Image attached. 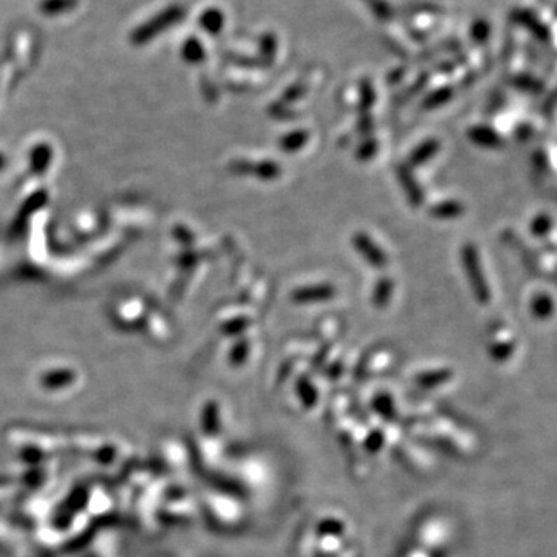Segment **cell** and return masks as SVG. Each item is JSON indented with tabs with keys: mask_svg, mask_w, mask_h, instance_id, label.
<instances>
[{
	"mask_svg": "<svg viewBox=\"0 0 557 557\" xmlns=\"http://www.w3.org/2000/svg\"><path fill=\"white\" fill-rule=\"evenodd\" d=\"M352 247L371 268L383 270L387 266L389 257L385 251L367 233L356 231L352 237Z\"/></svg>",
	"mask_w": 557,
	"mask_h": 557,
	"instance_id": "cell-2",
	"label": "cell"
},
{
	"mask_svg": "<svg viewBox=\"0 0 557 557\" xmlns=\"http://www.w3.org/2000/svg\"><path fill=\"white\" fill-rule=\"evenodd\" d=\"M334 294H336V289L330 284H315V285H307L296 288L289 294L291 301L294 303H299V305H308V303H321V302H329L331 301Z\"/></svg>",
	"mask_w": 557,
	"mask_h": 557,
	"instance_id": "cell-3",
	"label": "cell"
},
{
	"mask_svg": "<svg viewBox=\"0 0 557 557\" xmlns=\"http://www.w3.org/2000/svg\"><path fill=\"white\" fill-rule=\"evenodd\" d=\"M553 228V219L549 217L548 214H540L536 219L531 221V233L536 237H544Z\"/></svg>",
	"mask_w": 557,
	"mask_h": 557,
	"instance_id": "cell-12",
	"label": "cell"
},
{
	"mask_svg": "<svg viewBox=\"0 0 557 557\" xmlns=\"http://www.w3.org/2000/svg\"><path fill=\"white\" fill-rule=\"evenodd\" d=\"M467 138L471 143L483 149H499L503 146L502 137L489 125H472L467 130Z\"/></svg>",
	"mask_w": 557,
	"mask_h": 557,
	"instance_id": "cell-5",
	"label": "cell"
},
{
	"mask_svg": "<svg viewBox=\"0 0 557 557\" xmlns=\"http://www.w3.org/2000/svg\"><path fill=\"white\" fill-rule=\"evenodd\" d=\"M378 152V143L376 139L373 138H369L364 141V143L358 147V151H356V158L361 160V161H369L370 158H373Z\"/></svg>",
	"mask_w": 557,
	"mask_h": 557,
	"instance_id": "cell-15",
	"label": "cell"
},
{
	"mask_svg": "<svg viewBox=\"0 0 557 557\" xmlns=\"http://www.w3.org/2000/svg\"><path fill=\"white\" fill-rule=\"evenodd\" d=\"M530 310H531V315L536 319H540V321H544V319H548L549 316L553 315V311H554L553 297L549 296V294H546V293L536 294V296L532 297Z\"/></svg>",
	"mask_w": 557,
	"mask_h": 557,
	"instance_id": "cell-9",
	"label": "cell"
},
{
	"mask_svg": "<svg viewBox=\"0 0 557 557\" xmlns=\"http://www.w3.org/2000/svg\"><path fill=\"white\" fill-rule=\"evenodd\" d=\"M310 139V135L307 130L303 129H294L291 132L282 135L279 139V147L282 152L285 153H296L299 152L302 147H305Z\"/></svg>",
	"mask_w": 557,
	"mask_h": 557,
	"instance_id": "cell-8",
	"label": "cell"
},
{
	"mask_svg": "<svg viewBox=\"0 0 557 557\" xmlns=\"http://www.w3.org/2000/svg\"><path fill=\"white\" fill-rule=\"evenodd\" d=\"M514 352V343H508V341H504V343L500 344H494L491 348H489V353L494 359L497 361H504L507 358Z\"/></svg>",
	"mask_w": 557,
	"mask_h": 557,
	"instance_id": "cell-16",
	"label": "cell"
},
{
	"mask_svg": "<svg viewBox=\"0 0 557 557\" xmlns=\"http://www.w3.org/2000/svg\"><path fill=\"white\" fill-rule=\"evenodd\" d=\"M393 294V280L389 277H381L376 282L373 288V296H371V302L376 308H384L389 305Z\"/></svg>",
	"mask_w": 557,
	"mask_h": 557,
	"instance_id": "cell-10",
	"label": "cell"
},
{
	"mask_svg": "<svg viewBox=\"0 0 557 557\" xmlns=\"http://www.w3.org/2000/svg\"><path fill=\"white\" fill-rule=\"evenodd\" d=\"M429 214L436 220H454L465 214V206L458 200H444V202L430 206Z\"/></svg>",
	"mask_w": 557,
	"mask_h": 557,
	"instance_id": "cell-7",
	"label": "cell"
},
{
	"mask_svg": "<svg viewBox=\"0 0 557 557\" xmlns=\"http://www.w3.org/2000/svg\"><path fill=\"white\" fill-rule=\"evenodd\" d=\"M398 180L401 186H403L404 194L407 195V200L411 202L412 206L418 207L425 203V192H422V188L417 181V178L413 177L411 167L401 166L398 169Z\"/></svg>",
	"mask_w": 557,
	"mask_h": 557,
	"instance_id": "cell-4",
	"label": "cell"
},
{
	"mask_svg": "<svg viewBox=\"0 0 557 557\" xmlns=\"http://www.w3.org/2000/svg\"><path fill=\"white\" fill-rule=\"evenodd\" d=\"M452 92L449 90L448 87L446 88H440V90H435L434 93H430L426 101H425V107L426 109H436L443 106V104L448 102L451 99Z\"/></svg>",
	"mask_w": 557,
	"mask_h": 557,
	"instance_id": "cell-13",
	"label": "cell"
},
{
	"mask_svg": "<svg viewBox=\"0 0 557 557\" xmlns=\"http://www.w3.org/2000/svg\"><path fill=\"white\" fill-rule=\"evenodd\" d=\"M440 147H441V144H440V141H438L436 138L425 139L422 143H420L417 147L413 149V151L411 152V155H408L407 166L408 167H418V166L426 165L429 160H432L435 155L440 152Z\"/></svg>",
	"mask_w": 557,
	"mask_h": 557,
	"instance_id": "cell-6",
	"label": "cell"
},
{
	"mask_svg": "<svg viewBox=\"0 0 557 557\" xmlns=\"http://www.w3.org/2000/svg\"><path fill=\"white\" fill-rule=\"evenodd\" d=\"M451 376V371L449 370H436V371H430V373H425L418 378V383L420 385H429V387H432V385L436 384H441L443 381L448 380Z\"/></svg>",
	"mask_w": 557,
	"mask_h": 557,
	"instance_id": "cell-14",
	"label": "cell"
},
{
	"mask_svg": "<svg viewBox=\"0 0 557 557\" xmlns=\"http://www.w3.org/2000/svg\"><path fill=\"white\" fill-rule=\"evenodd\" d=\"M462 265L475 301L486 305L491 301V288L483 270L479 249L474 243H466L462 248Z\"/></svg>",
	"mask_w": 557,
	"mask_h": 557,
	"instance_id": "cell-1",
	"label": "cell"
},
{
	"mask_svg": "<svg viewBox=\"0 0 557 557\" xmlns=\"http://www.w3.org/2000/svg\"><path fill=\"white\" fill-rule=\"evenodd\" d=\"M254 175L260 180H265V181H271V180H277V178L282 175V167L279 163L276 161H271V160H265L262 163H259L254 167Z\"/></svg>",
	"mask_w": 557,
	"mask_h": 557,
	"instance_id": "cell-11",
	"label": "cell"
}]
</instances>
